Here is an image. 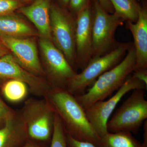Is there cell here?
Masks as SVG:
<instances>
[{
	"label": "cell",
	"mask_w": 147,
	"mask_h": 147,
	"mask_svg": "<svg viewBox=\"0 0 147 147\" xmlns=\"http://www.w3.org/2000/svg\"><path fill=\"white\" fill-rule=\"evenodd\" d=\"M114 8V13L125 21L135 23L139 16L141 6L136 0H109Z\"/></svg>",
	"instance_id": "obj_18"
},
{
	"label": "cell",
	"mask_w": 147,
	"mask_h": 147,
	"mask_svg": "<svg viewBox=\"0 0 147 147\" xmlns=\"http://www.w3.org/2000/svg\"><path fill=\"white\" fill-rule=\"evenodd\" d=\"M101 6L107 12L110 13H113L115 12L114 8L109 0H98Z\"/></svg>",
	"instance_id": "obj_26"
},
{
	"label": "cell",
	"mask_w": 147,
	"mask_h": 147,
	"mask_svg": "<svg viewBox=\"0 0 147 147\" xmlns=\"http://www.w3.org/2000/svg\"><path fill=\"white\" fill-rule=\"evenodd\" d=\"M0 35L30 38L37 36L38 33L26 21L13 13L0 16Z\"/></svg>",
	"instance_id": "obj_16"
},
{
	"label": "cell",
	"mask_w": 147,
	"mask_h": 147,
	"mask_svg": "<svg viewBox=\"0 0 147 147\" xmlns=\"http://www.w3.org/2000/svg\"><path fill=\"white\" fill-rule=\"evenodd\" d=\"M136 62L132 43L119 63L99 76L84 94L75 96L76 99L85 110L96 102L104 100L122 86L135 70Z\"/></svg>",
	"instance_id": "obj_2"
},
{
	"label": "cell",
	"mask_w": 147,
	"mask_h": 147,
	"mask_svg": "<svg viewBox=\"0 0 147 147\" xmlns=\"http://www.w3.org/2000/svg\"><path fill=\"white\" fill-rule=\"evenodd\" d=\"M0 78L17 79L26 83L31 92L36 95L46 96L52 87L44 78L30 73L22 66L11 54L0 57Z\"/></svg>",
	"instance_id": "obj_12"
},
{
	"label": "cell",
	"mask_w": 147,
	"mask_h": 147,
	"mask_svg": "<svg viewBox=\"0 0 147 147\" xmlns=\"http://www.w3.org/2000/svg\"><path fill=\"white\" fill-rule=\"evenodd\" d=\"M50 147H67L66 133L60 119L56 113Z\"/></svg>",
	"instance_id": "obj_20"
},
{
	"label": "cell",
	"mask_w": 147,
	"mask_h": 147,
	"mask_svg": "<svg viewBox=\"0 0 147 147\" xmlns=\"http://www.w3.org/2000/svg\"><path fill=\"white\" fill-rule=\"evenodd\" d=\"M28 137L26 125L21 114L16 113L0 128V147H23Z\"/></svg>",
	"instance_id": "obj_15"
},
{
	"label": "cell",
	"mask_w": 147,
	"mask_h": 147,
	"mask_svg": "<svg viewBox=\"0 0 147 147\" xmlns=\"http://www.w3.org/2000/svg\"><path fill=\"white\" fill-rule=\"evenodd\" d=\"M45 97L60 119L67 134L100 146V137L75 96L65 89L52 88Z\"/></svg>",
	"instance_id": "obj_1"
},
{
	"label": "cell",
	"mask_w": 147,
	"mask_h": 147,
	"mask_svg": "<svg viewBox=\"0 0 147 147\" xmlns=\"http://www.w3.org/2000/svg\"><path fill=\"white\" fill-rule=\"evenodd\" d=\"M93 9L92 59L106 55L118 46L115 34L125 21L115 13L107 12L98 0H94Z\"/></svg>",
	"instance_id": "obj_5"
},
{
	"label": "cell",
	"mask_w": 147,
	"mask_h": 147,
	"mask_svg": "<svg viewBox=\"0 0 147 147\" xmlns=\"http://www.w3.org/2000/svg\"><path fill=\"white\" fill-rule=\"evenodd\" d=\"M9 51L0 40V57L9 54Z\"/></svg>",
	"instance_id": "obj_28"
},
{
	"label": "cell",
	"mask_w": 147,
	"mask_h": 147,
	"mask_svg": "<svg viewBox=\"0 0 147 147\" xmlns=\"http://www.w3.org/2000/svg\"><path fill=\"white\" fill-rule=\"evenodd\" d=\"M39 44L51 87L67 89L77 72L52 40L40 37Z\"/></svg>",
	"instance_id": "obj_9"
},
{
	"label": "cell",
	"mask_w": 147,
	"mask_h": 147,
	"mask_svg": "<svg viewBox=\"0 0 147 147\" xmlns=\"http://www.w3.org/2000/svg\"><path fill=\"white\" fill-rule=\"evenodd\" d=\"M144 127V142L142 145L143 147H147V120L145 121L143 123Z\"/></svg>",
	"instance_id": "obj_27"
},
{
	"label": "cell",
	"mask_w": 147,
	"mask_h": 147,
	"mask_svg": "<svg viewBox=\"0 0 147 147\" xmlns=\"http://www.w3.org/2000/svg\"><path fill=\"white\" fill-rule=\"evenodd\" d=\"M69 4L76 15L80 11L90 4V0H69Z\"/></svg>",
	"instance_id": "obj_24"
},
{
	"label": "cell",
	"mask_w": 147,
	"mask_h": 147,
	"mask_svg": "<svg viewBox=\"0 0 147 147\" xmlns=\"http://www.w3.org/2000/svg\"><path fill=\"white\" fill-rule=\"evenodd\" d=\"M21 7V0H0V16L13 14Z\"/></svg>",
	"instance_id": "obj_21"
},
{
	"label": "cell",
	"mask_w": 147,
	"mask_h": 147,
	"mask_svg": "<svg viewBox=\"0 0 147 147\" xmlns=\"http://www.w3.org/2000/svg\"><path fill=\"white\" fill-rule=\"evenodd\" d=\"M29 88L23 81L17 79H9L3 84L2 91L5 97L13 102H20L28 95Z\"/></svg>",
	"instance_id": "obj_19"
},
{
	"label": "cell",
	"mask_w": 147,
	"mask_h": 147,
	"mask_svg": "<svg viewBox=\"0 0 147 147\" xmlns=\"http://www.w3.org/2000/svg\"><path fill=\"white\" fill-rule=\"evenodd\" d=\"M55 114L47 99L27 100L21 115L26 125L28 137L41 141L52 138Z\"/></svg>",
	"instance_id": "obj_6"
},
{
	"label": "cell",
	"mask_w": 147,
	"mask_h": 147,
	"mask_svg": "<svg viewBox=\"0 0 147 147\" xmlns=\"http://www.w3.org/2000/svg\"><path fill=\"white\" fill-rule=\"evenodd\" d=\"M132 44L120 42L115 49L106 55L92 58L85 68L70 80L67 90L74 96L84 94L99 76L121 61Z\"/></svg>",
	"instance_id": "obj_3"
},
{
	"label": "cell",
	"mask_w": 147,
	"mask_h": 147,
	"mask_svg": "<svg viewBox=\"0 0 147 147\" xmlns=\"http://www.w3.org/2000/svg\"><path fill=\"white\" fill-rule=\"evenodd\" d=\"M132 75L147 86V69L134 70Z\"/></svg>",
	"instance_id": "obj_25"
},
{
	"label": "cell",
	"mask_w": 147,
	"mask_h": 147,
	"mask_svg": "<svg viewBox=\"0 0 147 147\" xmlns=\"http://www.w3.org/2000/svg\"><path fill=\"white\" fill-rule=\"evenodd\" d=\"M0 40L23 68L36 76L42 78L45 76L33 38L0 35Z\"/></svg>",
	"instance_id": "obj_10"
},
{
	"label": "cell",
	"mask_w": 147,
	"mask_h": 147,
	"mask_svg": "<svg viewBox=\"0 0 147 147\" xmlns=\"http://www.w3.org/2000/svg\"><path fill=\"white\" fill-rule=\"evenodd\" d=\"M99 147H143L131 132L127 131L108 132L100 138Z\"/></svg>",
	"instance_id": "obj_17"
},
{
	"label": "cell",
	"mask_w": 147,
	"mask_h": 147,
	"mask_svg": "<svg viewBox=\"0 0 147 147\" xmlns=\"http://www.w3.org/2000/svg\"><path fill=\"white\" fill-rule=\"evenodd\" d=\"M62 3L63 5L66 6L69 3V0H61Z\"/></svg>",
	"instance_id": "obj_30"
},
{
	"label": "cell",
	"mask_w": 147,
	"mask_h": 147,
	"mask_svg": "<svg viewBox=\"0 0 147 147\" xmlns=\"http://www.w3.org/2000/svg\"><path fill=\"white\" fill-rule=\"evenodd\" d=\"M127 28L133 36L136 56L135 70L147 69V8L144 5L141 7L137 21H127Z\"/></svg>",
	"instance_id": "obj_13"
},
{
	"label": "cell",
	"mask_w": 147,
	"mask_h": 147,
	"mask_svg": "<svg viewBox=\"0 0 147 147\" xmlns=\"http://www.w3.org/2000/svg\"><path fill=\"white\" fill-rule=\"evenodd\" d=\"M23 1H31L32 0H23Z\"/></svg>",
	"instance_id": "obj_31"
},
{
	"label": "cell",
	"mask_w": 147,
	"mask_h": 147,
	"mask_svg": "<svg viewBox=\"0 0 147 147\" xmlns=\"http://www.w3.org/2000/svg\"><path fill=\"white\" fill-rule=\"evenodd\" d=\"M147 87L144 82L133 75L129 76L113 96L105 101L103 100L96 102L85 110L90 122L100 138L108 132L107 122L123 97L129 91L137 89L145 90L146 89Z\"/></svg>",
	"instance_id": "obj_8"
},
{
	"label": "cell",
	"mask_w": 147,
	"mask_h": 147,
	"mask_svg": "<svg viewBox=\"0 0 147 147\" xmlns=\"http://www.w3.org/2000/svg\"><path fill=\"white\" fill-rule=\"evenodd\" d=\"M15 113L0 98V125L3 126L6 120L13 117Z\"/></svg>",
	"instance_id": "obj_22"
},
{
	"label": "cell",
	"mask_w": 147,
	"mask_h": 147,
	"mask_svg": "<svg viewBox=\"0 0 147 147\" xmlns=\"http://www.w3.org/2000/svg\"><path fill=\"white\" fill-rule=\"evenodd\" d=\"M50 19L52 41L73 67L76 65L75 19L56 5L51 6Z\"/></svg>",
	"instance_id": "obj_7"
},
{
	"label": "cell",
	"mask_w": 147,
	"mask_h": 147,
	"mask_svg": "<svg viewBox=\"0 0 147 147\" xmlns=\"http://www.w3.org/2000/svg\"><path fill=\"white\" fill-rule=\"evenodd\" d=\"M132 93L109 119V132L127 131L138 134L147 119V101L144 90H133Z\"/></svg>",
	"instance_id": "obj_4"
},
{
	"label": "cell",
	"mask_w": 147,
	"mask_h": 147,
	"mask_svg": "<svg viewBox=\"0 0 147 147\" xmlns=\"http://www.w3.org/2000/svg\"><path fill=\"white\" fill-rule=\"evenodd\" d=\"M23 147H41L36 144H35L33 142L28 140L26 143L25 144Z\"/></svg>",
	"instance_id": "obj_29"
},
{
	"label": "cell",
	"mask_w": 147,
	"mask_h": 147,
	"mask_svg": "<svg viewBox=\"0 0 147 147\" xmlns=\"http://www.w3.org/2000/svg\"><path fill=\"white\" fill-rule=\"evenodd\" d=\"M66 142L67 147H98L90 142L76 140L67 134Z\"/></svg>",
	"instance_id": "obj_23"
},
{
	"label": "cell",
	"mask_w": 147,
	"mask_h": 147,
	"mask_svg": "<svg viewBox=\"0 0 147 147\" xmlns=\"http://www.w3.org/2000/svg\"><path fill=\"white\" fill-rule=\"evenodd\" d=\"M93 9L90 3L77 13L75 18L76 65L83 70L92 57Z\"/></svg>",
	"instance_id": "obj_11"
},
{
	"label": "cell",
	"mask_w": 147,
	"mask_h": 147,
	"mask_svg": "<svg viewBox=\"0 0 147 147\" xmlns=\"http://www.w3.org/2000/svg\"><path fill=\"white\" fill-rule=\"evenodd\" d=\"M51 6L50 0H34L30 5L21 7L19 10L34 24L40 37L52 40L50 19Z\"/></svg>",
	"instance_id": "obj_14"
}]
</instances>
